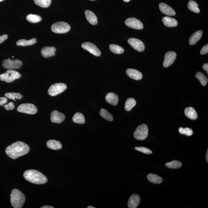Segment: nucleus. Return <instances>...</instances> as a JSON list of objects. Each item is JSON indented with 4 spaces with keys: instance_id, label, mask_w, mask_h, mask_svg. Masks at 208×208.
Returning a JSON list of instances; mask_svg holds the SVG:
<instances>
[{
    "instance_id": "423d86ee",
    "label": "nucleus",
    "mask_w": 208,
    "mask_h": 208,
    "mask_svg": "<svg viewBox=\"0 0 208 208\" xmlns=\"http://www.w3.org/2000/svg\"><path fill=\"white\" fill-rule=\"evenodd\" d=\"M148 129L147 125L143 124L139 126L134 133V138L139 140H145L147 137Z\"/></svg>"
},
{
    "instance_id": "8fccbe9b",
    "label": "nucleus",
    "mask_w": 208,
    "mask_h": 208,
    "mask_svg": "<svg viewBox=\"0 0 208 208\" xmlns=\"http://www.w3.org/2000/svg\"><path fill=\"white\" fill-rule=\"evenodd\" d=\"M12 58H14V56H12Z\"/></svg>"
},
{
    "instance_id": "79ce46f5",
    "label": "nucleus",
    "mask_w": 208,
    "mask_h": 208,
    "mask_svg": "<svg viewBox=\"0 0 208 208\" xmlns=\"http://www.w3.org/2000/svg\"><path fill=\"white\" fill-rule=\"evenodd\" d=\"M7 38H8V36L6 34L0 36V44L2 43L4 41L7 39Z\"/></svg>"
},
{
    "instance_id": "4be33fe9",
    "label": "nucleus",
    "mask_w": 208,
    "mask_h": 208,
    "mask_svg": "<svg viewBox=\"0 0 208 208\" xmlns=\"http://www.w3.org/2000/svg\"><path fill=\"white\" fill-rule=\"evenodd\" d=\"M162 21L164 25L168 27H175L178 25V22L176 20L169 17L163 18Z\"/></svg>"
},
{
    "instance_id": "58836bf2",
    "label": "nucleus",
    "mask_w": 208,
    "mask_h": 208,
    "mask_svg": "<svg viewBox=\"0 0 208 208\" xmlns=\"http://www.w3.org/2000/svg\"><path fill=\"white\" fill-rule=\"evenodd\" d=\"M4 108H5V109L7 110H12L15 108V106L13 102H10L9 103L6 104L4 105Z\"/></svg>"
},
{
    "instance_id": "7c9ffc66",
    "label": "nucleus",
    "mask_w": 208,
    "mask_h": 208,
    "mask_svg": "<svg viewBox=\"0 0 208 208\" xmlns=\"http://www.w3.org/2000/svg\"><path fill=\"white\" fill-rule=\"evenodd\" d=\"M100 115L102 118L108 121L111 122L113 120V116L110 113L108 112L106 109L102 108L100 111Z\"/></svg>"
},
{
    "instance_id": "a18cd8bd",
    "label": "nucleus",
    "mask_w": 208,
    "mask_h": 208,
    "mask_svg": "<svg viewBox=\"0 0 208 208\" xmlns=\"http://www.w3.org/2000/svg\"><path fill=\"white\" fill-rule=\"evenodd\" d=\"M206 160L207 163L208 162V149L207 150V151L206 153Z\"/></svg>"
},
{
    "instance_id": "0eeeda50",
    "label": "nucleus",
    "mask_w": 208,
    "mask_h": 208,
    "mask_svg": "<svg viewBox=\"0 0 208 208\" xmlns=\"http://www.w3.org/2000/svg\"><path fill=\"white\" fill-rule=\"evenodd\" d=\"M67 88V85L65 84L58 83L53 84L49 88L48 93L50 96H56L65 91Z\"/></svg>"
},
{
    "instance_id": "a19ab883",
    "label": "nucleus",
    "mask_w": 208,
    "mask_h": 208,
    "mask_svg": "<svg viewBox=\"0 0 208 208\" xmlns=\"http://www.w3.org/2000/svg\"><path fill=\"white\" fill-rule=\"evenodd\" d=\"M7 102V99L6 97L0 98V105L2 106L4 104H5Z\"/></svg>"
},
{
    "instance_id": "7ed1b4c3",
    "label": "nucleus",
    "mask_w": 208,
    "mask_h": 208,
    "mask_svg": "<svg viewBox=\"0 0 208 208\" xmlns=\"http://www.w3.org/2000/svg\"><path fill=\"white\" fill-rule=\"evenodd\" d=\"M11 206L14 208H21L25 202V196L21 191L17 189H14L10 194Z\"/></svg>"
},
{
    "instance_id": "3c124183",
    "label": "nucleus",
    "mask_w": 208,
    "mask_h": 208,
    "mask_svg": "<svg viewBox=\"0 0 208 208\" xmlns=\"http://www.w3.org/2000/svg\"><path fill=\"white\" fill-rule=\"evenodd\" d=\"M92 1H94V0H92Z\"/></svg>"
},
{
    "instance_id": "a878e982",
    "label": "nucleus",
    "mask_w": 208,
    "mask_h": 208,
    "mask_svg": "<svg viewBox=\"0 0 208 208\" xmlns=\"http://www.w3.org/2000/svg\"><path fill=\"white\" fill-rule=\"evenodd\" d=\"M137 103L135 99L133 98H128L125 103V108L127 111H131L132 108L135 106Z\"/></svg>"
},
{
    "instance_id": "a211bd4d",
    "label": "nucleus",
    "mask_w": 208,
    "mask_h": 208,
    "mask_svg": "<svg viewBox=\"0 0 208 208\" xmlns=\"http://www.w3.org/2000/svg\"><path fill=\"white\" fill-rule=\"evenodd\" d=\"M56 49L54 47H44L41 50V53L44 57L47 58L55 56Z\"/></svg>"
},
{
    "instance_id": "bb28decb",
    "label": "nucleus",
    "mask_w": 208,
    "mask_h": 208,
    "mask_svg": "<svg viewBox=\"0 0 208 208\" xmlns=\"http://www.w3.org/2000/svg\"><path fill=\"white\" fill-rule=\"evenodd\" d=\"M73 122L79 124H84L85 123V117L80 113H76L73 118Z\"/></svg>"
},
{
    "instance_id": "c03bdc74",
    "label": "nucleus",
    "mask_w": 208,
    "mask_h": 208,
    "mask_svg": "<svg viewBox=\"0 0 208 208\" xmlns=\"http://www.w3.org/2000/svg\"><path fill=\"white\" fill-rule=\"evenodd\" d=\"M41 208H54V207L51 206H42Z\"/></svg>"
},
{
    "instance_id": "1a4fd4ad",
    "label": "nucleus",
    "mask_w": 208,
    "mask_h": 208,
    "mask_svg": "<svg viewBox=\"0 0 208 208\" xmlns=\"http://www.w3.org/2000/svg\"><path fill=\"white\" fill-rule=\"evenodd\" d=\"M22 65V61L18 59L12 60L10 58L6 59L2 62V66L7 69H18Z\"/></svg>"
},
{
    "instance_id": "393cba45",
    "label": "nucleus",
    "mask_w": 208,
    "mask_h": 208,
    "mask_svg": "<svg viewBox=\"0 0 208 208\" xmlns=\"http://www.w3.org/2000/svg\"><path fill=\"white\" fill-rule=\"evenodd\" d=\"M147 177L150 182L155 184H160L163 182L162 178L156 174H150L147 176Z\"/></svg>"
},
{
    "instance_id": "4468645a",
    "label": "nucleus",
    "mask_w": 208,
    "mask_h": 208,
    "mask_svg": "<svg viewBox=\"0 0 208 208\" xmlns=\"http://www.w3.org/2000/svg\"><path fill=\"white\" fill-rule=\"evenodd\" d=\"M50 118L53 123L60 124L64 121L65 116L62 113L58 111L54 110L51 113Z\"/></svg>"
},
{
    "instance_id": "412c9836",
    "label": "nucleus",
    "mask_w": 208,
    "mask_h": 208,
    "mask_svg": "<svg viewBox=\"0 0 208 208\" xmlns=\"http://www.w3.org/2000/svg\"><path fill=\"white\" fill-rule=\"evenodd\" d=\"M86 17L90 24L95 25L98 23L97 18L93 12L90 10H86L85 12Z\"/></svg>"
},
{
    "instance_id": "4c0bfd02",
    "label": "nucleus",
    "mask_w": 208,
    "mask_h": 208,
    "mask_svg": "<svg viewBox=\"0 0 208 208\" xmlns=\"http://www.w3.org/2000/svg\"><path fill=\"white\" fill-rule=\"evenodd\" d=\"M135 149L137 150L140 151L146 154H151L152 151L148 148L143 147H136Z\"/></svg>"
},
{
    "instance_id": "6e6552de",
    "label": "nucleus",
    "mask_w": 208,
    "mask_h": 208,
    "mask_svg": "<svg viewBox=\"0 0 208 208\" xmlns=\"http://www.w3.org/2000/svg\"><path fill=\"white\" fill-rule=\"evenodd\" d=\"M17 110L19 112L30 114H34L38 112L37 108L31 103L21 104L18 107Z\"/></svg>"
},
{
    "instance_id": "9d476101",
    "label": "nucleus",
    "mask_w": 208,
    "mask_h": 208,
    "mask_svg": "<svg viewBox=\"0 0 208 208\" xmlns=\"http://www.w3.org/2000/svg\"><path fill=\"white\" fill-rule=\"evenodd\" d=\"M82 48L88 50L92 54L96 56H99L101 55L100 50L94 44L90 42L83 43L82 45Z\"/></svg>"
},
{
    "instance_id": "49530a36",
    "label": "nucleus",
    "mask_w": 208,
    "mask_h": 208,
    "mask_svg": "<svg viewBox=\"0 0 208 208\" xmlns=\"http://www.w3.org/2000/svg\"><path fill=\"white\" fill-rule=\"evenodd\" d=\"M87 208H95L94 206H89L87 207Z\"/></svg>"
},
{
    "instance_id": "09e8293b",
    "label": "nucleus",
    "mask_w": 208,
    "mask_h": 208,
    "mask_svg": "<svg viewBox=\"0 0 208 208\" xmlns=\"http://www.w3.org/2000/svg\"><path fill=\"white\" fill-rule=\"evenodd\" d=\"M4 1V0H0V2H2V1Z\"/></svg>"
},
{
    "instance_id": "cd10ccee",
    "label": "nucleus",
    "mask_w": 208,
    "mask_h": 208,
    "mask_svg": "<svg viewBox=\"0 0 208 208\" xmlns=\"http://www.w3.org/2000/svg\"><path fill=\"white\" fill-rule=\"evenodd\" d=\"M109 47L111 51L114 54H121L124 52L123 47L116 44H110Z\"/></svg>"
},
{
    "instance_id": "6ab92c4d",
    "label": "nucleus",
    "mask_w": 208,
    "mask_h": 208,
    "mask_svg": "<svg viewBox=\"0 0 208 208\" xmlns=\"http://www.w3.org/2000/svg\"><path fill=\"white\" fill-rule=\"evenodd\" d=\"M105 99L108 103L114 106H116L118 103L119 98L118 96L115 93H109L107 94Z\"/></svg>"
},
{
    "instance_id": "f8f14e48",
    "label": "nucleus",
    "mask_w": 208,
    "mask_h": 208,
    "mask_svg": "<svg viewBox=\"0 0 208 208\" xmlns=\"http://www.w3.org/2000/svg\"><path fill=\"white\" fill-rule=\"evenodd\" d=\"M125 24L127 26L137 30H142L143 28L142 23L135 18H128L125 21Z\"/></svg>"
},
{
    "instance_id": "9b49d317",
    "label": "nucleus",
    "mask_w": 208,
    "mask_h": 208,
    "mask_svg": "<svg viewBox=\"0 0 208 208\" xmlns=\"http://www.w3.org/2000/svg\"><path fill=\"white\" fill-rule=\"evenodd\" d=\"M177 54L174 51H168L165 54L163 66L168 68L172 65L176 59Z\"/></svg>"
},
{
    "instance_id": "f704fd0d",
    "label": "nucleus",
    "mask_w": 208,
    "mask_h": 208,
    "mask_svg": "<svg viewBox=\"0 0 208 208\" xmlns=\"http://www.w3.org/2000/svg\"><path fill=\"white\" fill-rule=\"evenodd\" d=\"M34 2L37 5L44 8H46L50 5L51 0H34Z\"/></svg>"
},
{
    "instance_id": "dca6fc26",
    "label": "nucleus",
    "mask_w": 208,
    "mask_h": 208,
    "mask_svg": "<svg viewBox=\"0 0 208 208\" xmlns=\"http://www.w3.org/2000/svg\"><path fill=\"white\" fill-rule=\"evenodd\" d=\"M140 198L137 194H134L131 196L128 201V206L129 208H136L140 203Z\"/></svg>"
},
{
    "instance_id": "c9c22d12",
    "label": "nucleus",
    "mask_w": 208,
    "mask_h": 208,
    "mask_svg": "<svg viewBox=\"0 0 208 208\" xmlns=\"http://www.w3.org/2000/svg\"><path fill=\"white\" fill-rule=\"evenodd\" d=\"M6 97L9 99H13L14 101H16L15 99H22L23 96L20 93H7L4 95Z\"/></svg>"
},
{
    "instance_id": "2f4dec72",
    "label": "nucleus",
    "mask_w": 208,
    "mask_h": 208,
    "mask_svg": "<svg viewBox=\"0 0 208 208\" xmlns=\"http://www.w3.org/2000/svg\"><path fill=\"white\" fill-rule=\"evenodd\" d=\"M27 20L32 23H36L42 20V18L38 15L30 14L26 17Z\"/></svg>"
},
{
    "instance_id": "f3484780",
    "label": "nucleus",
    "mask_w": 208,
    "mask_h": 208,
    "mask_svg": "<svg viewBox=\"0 0 208 208\" xmlns=\"http://www.w3.org/2000/svg\"><path fill=\"white\" fill-rule=\"evenodd\" d=\"M126 73L129 77L136 80H141L143 78V75L140 72L134 69H128Z\"/></svg>"
},
{
    "instance_id": "e433bc0d",
    "label": "nucleus",
    "mask_w": 208,
    "mask_h": 208,
    "mask_svg": "<svg viewBox=\"0 0 208 208\" xmlns=\"http://www.w3.org/2000/svg\"><path fill=\"white\" fill-rule=\"evenodd\" d=\"M179 132L180 134H186V135L190 136L192 135L193 134V131L192 129L189 128H183L180 127L179 129Z\"/></svg>"
},
{
    "instance_id": "de8ad7c7",
    "label": "nucleus",
    "mask_w": 208,
    "mask_h": 208,
    "mask_svg": "<svg viewBox=\"0 0 208 208\" xmlns=\"http://www.w3.org/2000/svg\"><path fill=\"white\" fill-rule=\"evenodd\" d=\"M123 1H125V2H129V1H130V0H123Z\"/></svg>"
},
{
    "instance_id": "c85d7f7f",
    "label": "nucleus",
    "mask_w": 208,
    "mask_h": 208,
    "mask_svg": "<svg viewBox=\"0 0 208 208\" xmlns=\"http://www.w3.org/2000/svg\"><path fill=\"white\" fill-rule=\"evenodd\" d=\"M36 38H33L30 40H26L25 39H21L17 41V45L18 46H30L36 43Z\"/></svg>"
},
{
    "instance_id": "473e14b6",
    "label": "nucleus",
    "mask_w": 208,
    "mask_h": 208,
    "mask_svg": "<svg viewBox=\"0 0 208 208\" xmlns=\"http://www.w3.org/2000/svg\"><path fill=\"white\" fill-rule=\"evenodd\" d=\"M182 163L177 160H173L172 162L166 163V166L168 168L172 169H179L181 167Z\"/></svg>"
},
{
    "instance_id": "39448f33",
    "label": "nucleus",
    "mask_w": 208,
    "mask_h": 208,
    "mask_svg": "<svg viewBox=\"0 0 208 208\" xmlns=\"http://www.w3.org/2000/svg\"><path fill=\"white\" fill-rule=\"evenodd\" d=\"M71 27L69 24L65 22L55 23L51 26L52 31L54 33L63 34L70 31Z\"/></svg>"
},
{
    "instance_id": "5701e85b",
    "label": "nucleus",
    "mask_w": 208,
    "mask_h": 208,
    "mask_svg": "<svg viewBox=\"0 0 208 208\" xmlns=\"http://www.w3.org/2000/svg\"><path fill=\"white\" fill-rule=\"evenodd\" d=\"M47 147L53 150H59L62 149V145L60 142L54 140H50L47 142Z\"/></svg>"
},
{
    "instance_id": "aec40b11",
    "label": "nucleus",
    "mask_w": 208,
    "mask_h": 208,
    "mask_svg": "<svg viewBox=\"0 0 208 208\" xmlns=\"http://www.w3.org/2000/svg\"><path fill=\"white\" fill-rule=\"evenodd\" d=\"M203 34V31L202 30H199L195 32L190 38L189 39V44L190 45H194L199 40L201 39Z\"/></svg>"
},
{
    "instance_id": "f257e3e1",
    "label": "nucleus",
    "mask_w": 208,
    "mask_h": 208,
    "mask_svg": "<svg viewBox=\"0 0 208 208\" xmlns=\"http://www.w3.org/2000/svg\"><path fill=\"white\" fill-rule=\"evenodd\" d=\"M30 150V147L27 144L18 141L7 146L6 153L10 158L15 159L28 154Z\"/></svg>"
},
{
    "instance_id": "b1692460",
    "label": "nucleus",
    "mask_w": 208,
    "mask_h": 208,
    "mask_svg": "<svg viewBox=\"0 0 208 208\" xmlns=\"http://www.w3.org/2000/svg\"><path fill=\"white\" fill-rule=\"evenodd\" d=\"M185 114L186 117L191 120H195L198 118V115L195 110L192 107H189L185 110Z\"/></svg>"
},
{
    "instance_id": "72a5a7b5",
    "label": "nucleus",
    "mask_w": 208,
    "mask_h": 208,
    "mask_svg": "<svg viewBox=\"0 0 208 208\" xmlns=\"http://www.w3.org/2000/svg\"><path fill=\"white\" fill-rule=\"evenodd\" d=\"M195 76L199 80L202 85L205 86L206 85L208 82V79L202 73L198 72L196 73Z\"/></svg>"
},
{
    "instance_id": "c756f323",
    "label": "nucleus",
    "mask_w": 208,
    "mask_h": 208,
    "mask_svg": "<svg viewBox=\"0 0 208 208\" xmlns=\"http://www.w3.org/2000/svg\"><path fill=\"white\" fill-rule=\"evenodd\" d=\"M188 7L190 10L194 13H200V10L198 8V4L195 1H193V0L190 1L188 2Z\"/></svg>"
},
{
    "instance_id": "ddd939ff",
    "label": "nucleus",
    "mask_w": 208,
    "mask_h": 208,
    "mask_svg": "<svg viewBox=\"0 0 208 208\" xmlns=\"http://www.w3.org/2000/svg\"><path fill=\"white\" fill-rule=\"evenodd\" d=\"M128 43L137 51L142 52L145 50V44L140 40L136 38H131L128 39Z\"/></svg>"
},
{
    "instance_id": "ea45409f",
    "label": "nucleus",
    "mask_w": 208,
    "mask_h": 208,
    "mask_svg": "<svg viewBox=\"0 0 208 208\" xmlns=\"http://www.w3.org/2000/svg\"><path fill=\"white\" fill-rule=\"evenodd\" d=\"M200 54L202 55L207 54L208 53V44H206L202 48L200 52Z\"/></svg>"
},
{
    "instance_id": "37998d69",
    "label": "nucleus",
    "mask_w": 208,
    "mask_h": 208,
    "mask_svg": "<svg viewBox=\"0 0 208 208\" xmlns=\"http://www.w3.org/2000/svg\"><path fill=\"white\" fill-rule=\"evenodd\" d=\"M203 68L205 71H206L207 74H208V63H205L203 66Z\"/></svg>"
},
{
    "instance_id": "2eb2a0df",
    "label": "nucleus",
    "mask_w": 208,
    "mask_h": 208,
    "mask_svg": "<svg viewBox=\"0 0 208 208\" xmlns=\"http://www.w3.org/2000/svg\"><path fill=\"white\" fill-rule=\"evenodd\" d=\"M159 7L160 11L165 14L168 16H174L176 14L175 12L174 9L164 3H160Z\"/></svg>"
},
{
    "instance_id": "20e7f679",
    "label": "nucleus",
    "mask_w": 208,
    "mask_h": 208,
    "mask_svg": "<svg viewBox=\"0 0 208 208\" xmlns=\"http://www.w3.org/2000/svg\"><path fill=\"white\" fill-rule=\"evenodd\" d=\"M22 75L15 70H9L3 74H0V80L7 82H11L21 78Z\"/></svg>"
},
{
    "instance_id": "f03ea898",
    "label": "nucleus",
    "mask_w": 208,
    "mask_h": 208,
    "mask_svg": "<svg viewBox=\"0 0 208 208\" xmlns=\"http://www.w3.org/2000/svg\"><path fill=\"white\" fill-rule=\"evenodd\" d=\"M24 178L30 183L36 184H43L47 181V177L39 171L30 170L24 172Z\"/></svg>"
}]
</instances>
